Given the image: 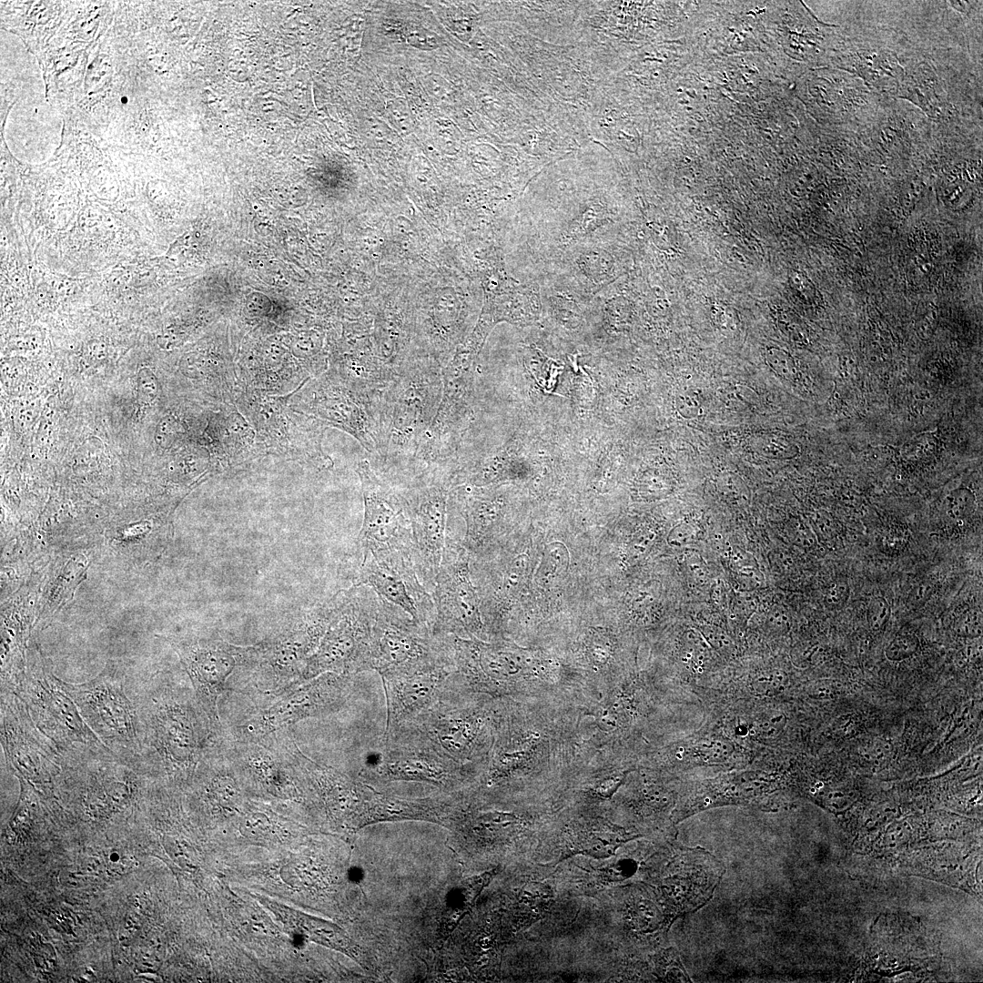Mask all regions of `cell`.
<instances>
[{
    "instance_id": "1",
    "label": "cell",
    "mask_w": 983,
    "mask_h": 983,
    "mask_svg": "<svg viewBox=\"0 0 983 983\" xmlns=\"http://www.w3.org/2000/svg\"><path fill=\"white\" fill-rule=\"evenodd\" d=\"M442 370L432 356L411 353L396 368L395 378L384 390L386 451L377 472L396 488L405 482L420 440L438 411Z\"/></svg>"
},
{
    "instance_id": "2",
    "label": "cell",
    "mask_w": 983,
    "mask_h": 983,
    "mask_svg": "<svg viewBox=\"0 0 983 983\" xmlns=\"http://www.w3.org/2000/svg\"><path fill=\"white\" fill-rule=\"evenodd\" d=\"M383 393L352 388L326 371L300 385L289 404L296 411L355 438L372 456L373 469L378 471L386 451Z\"/></svg>"
},
{
    "instance_id": "3",
    "label": "cell",
    "mask_w": 983,
    "mask_h": 983,
    "mask_svg": "<svg viewBox=\"0 0 983 983\" xmlns=\"http://www.w3.org/2000/svg\"><path fill=\"white\" fill-rule=\"evenodd\" d=\"M143 728L142 758L149 769L159 764L169 775H187L199 749L198 721L188 704L172 697L156 678L134 684Z\"/></svg>"
},
{
    "instance_id": "4",
    "label": "cell",
    "mask_w": 983,
    "mask_h": 983,
    "mask_svg": "<svg viewBox=\"0 0 983 983\" xmlns=\"http://www.w3.org/2000/svg\"><path fill=\"white\" fill-rule=\"evenodd\" d=\"M61 685L96 735L119 755L142 757L143 728L134 684L109 660L93 679Z\"/></svg>"
},
{
    "instance_id": "5",
    "label": "cell",
    "mask_w": 983,
    "mask_h": 983,
    "mask_svg": "<svg viewBox=\"0 0 983 983\" xmlns=\"http://www.w3.org/2000/svg\"><path fill=\"white\" fill-rule=\"evenodd\" d=\"M294 391L274 395L243 388L235 406L255 430L264 456L298 460L319 469L331 468L333 461L322 449L327 426L291 408Z\"/></svg>"
},
{
    "instance_id": "6",
    "label": "cell",
    "mask_w": 983,
    "mask_h": 983,
    "mask_svg": "<svg viewBox=\"0 0 983 983\" xmlns=\"http://www.w3.org/2000/svg\"><path fill=\"white\" fill-rule=\"evenodd\" d=\"M371 670L380 677L454 670L450 635H435L395 604L380 597L371 634Z\"/></svg>"
},
{
    "instance_id": "7",
    "label": "cell",
    "mask_w": 983,
    "mask_h": 983,
    "mask_svg": "<svg viewBox=\"0 0 983 983\" xmlns=\"http://www.w3.org/2000/svg\"><path fill=\"white\" fill-rule=\"evenodd\" d=\"M476 356L466 349L443 368L441 400L434 420L420 440L406 482L422 475H451L453 471L471 414V367Z\"/></svg>"
},
{
    "instance_id": "8",
    "label": "cell",
    "mask_w": 983,
    "mask_h": 983,
    "mask_svg": "<svg viewBox=\"0 0 983 983\" xmlns=\"http://www.w3.org/2000/svg\"><path fill=\"white\" fill-rule=\"evenodd\" d=\"M330 600L332 617L307 662L308 672L348 674L371 670V634L380 596L366 585L352 584Z\"/></svg>"
},
{
    "instance_id": "9",
    "label": "cell",
    "mask_w": 983,
    "mask_h": 983,
    "mask_svg": "<svg viewBox=\"0 0 983 983\" xmlns=\"http://www.w3.org/2000/svg\"><path fill=\"white\" fill-rule=\"evenodd\" d=\"M355 471L364 504L358 536L361 553L398 572L414 568L411 528L398 489L381 477L368 460H360Z\"/></svg>"
},
{
    "instance_id": "10",
    "label": "cell",
    "mask_w": 983,
    "mask_h": 983,
    "mask_svg": "<svg viewBox=\"0 0 983 983\" xmlns=\"http://www.w3.org/2000/svg\"><path fill=\"white\" fill-rule=\"evenodd\" d=\"M13 693L24 704L35 726L62 756L107 747L85 722L41 653L37 652L26 664L25 674Z\"/></svg>"
},
{
    "instance_id": "11",
    "label": "cell",
    "mask_w": 983,
    "mask_h": 983,
    "mask_svg": "<svg viewBox=\"0 0 983 983\" xmlns=\"http://www.w3.org/2000/svg\"><path fill=\"white\" fill-rule=\"evenodd\" d=\"M464 693L465 688L449 675L439 699L430 708L396 725L403 726L457 763L469 765L482 754L488 743L487 713L467 704Z\"/></svg>"
},
{
    "instance_id": "12",
    "label": "cell",
    "mask_w": 983,
    "mask_h": 983,
    "mask_svg": "<svg viewBox=\"0 0 983 983\" xmlns=\"http://www.w3.org/2000/svg\"><path fill=\"white\" fill-rule=\"evenodd\" d=\"M397 489L411 528L417 576L432 592L445 546L450 481L440 475L422 476Z\"/></svg>"
},
{
    "instance_id": "13",
    "label": "cell",
    "mask_w": 983,
    "mask_h": 983,
    "mask_svg": "<svg viewBox=\"0 0 983 983\" xmlns=\"http://www.w3.org/2000/svg\"><path fill=\"white\" fill-rule=\"evenodd\" d=\"M369 759L367 775L383 781H418L451 786L465 775L462 765L438 752L401 725L385 728L380 747Z\"/></svg>"
},
{
    "instance_id": "14",
    "label": "cell",
    "mask_w": 983,
    "mask_h": 983,
    "mask_svg": "<svg viewBox=\"0 0 983 983\" xmlns=\"http://www.w3.org/2000/svg\"><path fill=\"white\" fill-rule=\"evenodd\" d=\"M431 596L435 605L432 625L435 635L481 637L484 626L479 598L470 578L469 552L450 536H446Z\"/></svg>"
},
{
    "instance_id": "15",
    "label": "cell",
    "mask_w": 983,
    "mask_h": 983,
    "mask_svg": "<svg viewBox=\"0 0 983 983\" xmlns=\"http://www.w3.org/2000/svg\"><path fill=\"white\" fill-rule=\"evenodd\" d=\"M1 743L6 760L28 781L45 785L59 776L63 756L14 693H1Z\"/></svg>"
},
{
    "instance_id": "16",
    "label": "cell",
    "mask_w": 983,
    "mask_h": 983,
    "mask_svg": "<svg viewBox=\"0 0 983 983\" xmlns=\"http://www.w3.org/2000/svg\"><path fill=\"white\" fill-rule=\"evenodd\" d=\"M681 863V870L663 878L655 888L656 900L671 923L702 906L722 874L718 862L703 850L684 847Z\"/></svg>"
},
{
    "instance_id": "17",
    "label": "cell",
    "mask_w": 983,
    "mask_h": 983,
    "mask_svg": "<svg viewBox=\"0 0 983 983\" xmlns=\"http://www.w3.org/2000/svg\"><path fill=\"white\" fill-rule=\"evenodd\" d=\"M361 558L353 584L370 587L378 596L402 609L415 622L432 629L434 602L417 574H404L382 567L370 554H361Z\"/></svg>"
},
{
    "instance_id": "18",
    "label": "cell",
    "mask_w": 983,
    "mask_h": 983,
    "mask_svg": "<svg viewBox=\"0 0 983 983\" xmlns=\"http://www.w3.org/2000/svg\"><path fill=\"white\" fill-rule=\"evenodd\" d=\"M507 495L503 491L470 484L458 485L450 491L448 510L457 511L466 522L461 545L467 552L479 550L496 533L508 512Z\"/></svg>"
},
{
    "instance_id": "19",
    "label": "cell",
    "mask_w": 983,
    "mask_h": 983,
    "mask_svg": "<svg viewBox=\"0 0 983 983\" xmlns=\"http://www.w3.org/2000/svg\"><path fill=\"white\" fill-rule=\"evenodd\" d=\"M451 668L381 677L386 697V728L410 721L440 697Z\"/></svg>"
},
{
    "instance_id": "20",
    "label": "cell",
    "mask_w": 983,
    "mask_h": 983,
    "mask_svg": "<svg viewBox=\"0 0 983 983\" xmlns=\"http://www.w3.org/2000/svg\"><path fill=\"white\" fill-rule=\"evenodd\" d=\"M171 644L192 680L200 704L210 710L216 685L233 668L238 648L204 639L175 640Z\"/></svg>"
},
{
    "instance_id": "21",
    "label": "cell",
    "mask_w": 983,
    "mask_h": 983,
    "mask_svg": "<svg viewBox=\"0 0 983 983\" xmlns=\"http://www.w3.org/2000/svg\"><path fill=\"white\" fill-rule=\"evenodd\" d=\"M639 836L638 834L605 820L576 824L564 832L560 857L556 864L576 855L597 859L608 858L624 843Z\"/></svg>"
},
{
    "instance_id": "22",
    "label": "cell",
    "mask_w": 983,
    "mask_h": 983,
    "mask_svg": "<svg viewBox=\"0 0 983 983\" xmlns=\"http://www.w3.org/2000/svg\"><path fill=\"white\" fill-rule=\"evenodd\" d=\"M260 901L273 912L287 928L304 937L326 947L342 951L351 957L357 949L347 935L335 925L300 913L292 908L260 897Z\"/></svg>"
},
{
    "instance_id": "23",
    "label": "cell",
    "mask_w": 983,
    "mask_h": 983,
    "mask_svg": "<svg viewBox=\"0 0 983 983\" xmlns=\"http://www.w3.org/2000/svg\"><path fill=\"white\" fill-rule=\"evenodd\" d=\"M85 562V558L81 556L80 559L77 557L71 559L64 565L46 593L35 626L46 625L48 621L72 598L75 589L84 579L86 570Z\"/></svg>"
},
{
    "instance_id": "24",
    "label": "cell",
    "mask_w": 983,
    "mask_h": 983,
    "mask_svg": "<svg viewBox=\"0 0 983 983\" xmlns=\"http://www.w3.org/2000/svg\"><path fill=\"white\" fill-rule=\"evenodd\" d=\"M553 898V890L547 884L531 882L523 887L517 896V927H526L542 919L549 911Z\"/></svg>"
},
{
    "instance_id": "25",
    "label": "cell",
    "mask_w": 983,
    "mask_h": 983,
    "mask_svg": "<svg viewBox=\"0 0 983 983\" xmlns=\"http://www.w3.org/2000/svg\"><path fill=\"white\" fill-rule=\"evenodd\" d=\"M495 869L467 878L458 888L448 920L453 927L457 922L472 907L481 890L491 882Z\"/></svg>"
},
{
    "instance_id": "26",
    "label": "cell",
    "mask_w": 983,
    "mask_h": 983,
    "mask_svg": "<svg viewBox=\"0 0 983 983\" xmlns=\"http://www.w3.org/2000/svg\"><path fill=\"white\" fill-rule=\"evenodd\" d=\"M186 434V427L174 414L163 416L156 426L155 441L164 450L173 447Z\"/></svg>"
},
{
    "instance_id": "27",
    "label": "cell",
    "mask_w": 983,
    "mask_h": 983,
    "mask_svg": "<svg viewBox=\"0 0 983 983\" xmlns=\"http://www.w3.org/2000/svg\"><path fill=\"white\" fill-rule=\"evenodd\" d=\"M920 647V640L911 633H898L885 649L886 657L891 662H901L914 655Z\"/></svg>"
},
{
    "instance_id": "28",
    "label": "cell",
    "mask_w": 983,
    "mask_h": 983,
    "mask_svg": "<svg viewBox=\"0 0 983 983\" xmlns=\"http://www.w3.org/2000/svg\"><path fill=\"white\" fill-rule=\"evenodd\" d=\"M954 630L962 637L977 638L982 633V613L978 607H973L963 612L957 619Z\"/></svg>"
},
{
    "instance_id": "29",
    "label": "cell",
    "mask_w": 983,
    "mask_h": 983,
    "mask_svg": "<svg viewBox=\"0 0 983 983\" xmlns=\"http://www.w3.org/2000/svg\"><path fill=\"white\" fill-rule=\"evenodd\" d=\"M638 867L636 861L627 858L621 859L612 865L598 869V879L601 883H613L624 880L635 874Z\"/></svg>"
},
{
    "instance_id": "30",
    "label": "cell",
    "mask_w": 983,
    "mask_h": 983,
    "mask_svg": "<svg viewBox=\"0 0 983 983\" xmlns=\"http://www.w3.org/2000/svg\"><path fill=\"white\" fill-rule=\"evenodd\" d=\"M137 401L141 406L150 405L159 392L157 376L148 369H142L137 375Z\"/></svg>"
},
{
    "instance_id": "31",
    "label": "cell",
    "mask_w": 983,
    "mask_h": 983,
    "mask_svg": "<svg viewBox=\"0 0 983 983\" xmlns=\"http://www.w3.org/2000/svg\"><path fill=\"white\" fill-rule=\"evenodd\" d=\"M891 613V608L886 598L875 596L870 599L866 609V620L870 629L874 632L882 630L887 624Z\"/></svg>"
},
{
    "instance_id": "32",
    "label": "cell",
    "mask_w": 983,
    "mask_h": 983,
    "mask_svg": "<svg viewBox=\"0 0 983 983\" xmlns=\"http://www.w3.org/2000/svg\"><path fill=\"white\" fill-rule=\"evenodd\" d=\"M850 588L846 577L840 576L828 589L825 597L826 605L832 610H841L849 599Z\"/></svg>"
},
{
    "instance_id": "33",
    "label": "cell",
    "mask_w": 983,
    "mask_h": 983,
    "mask_svg": "<svg viewBox=\"0 0 983 983\" xmlns=\"http://www.w3.org/2000/svg\"><path fill=\"white\" fill-rule=\"evenodd\" d=\"M949 507L948 510V516L950 520L959 521L964 519L969 513V505L971 497L967 492H960L955 494L949 501Z\"/></svg>"
},
{
    "instance_id": "34",
    "label": "cell",
    "mask_w": 983,
    "mask_h": 983,
    "mask_svg": "<svg viewBox=\"0 0 983 983\" xmlns=\"http://www.w3.org/2000/svg\"><path fill=\"white\" fill-rule=\"evenodd\" d=\"M932 588L928 583H921L918 584L910 594L911 603L913 605H921L929 598Z\"/></svg>"
}]
</instances>
